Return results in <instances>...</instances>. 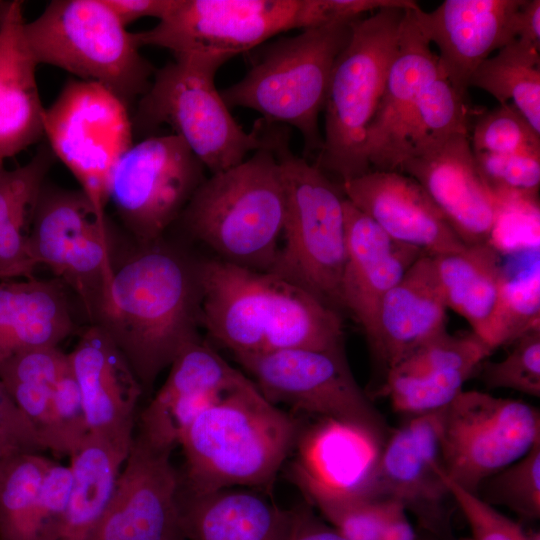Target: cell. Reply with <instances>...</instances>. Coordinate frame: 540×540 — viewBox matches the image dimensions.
Wrapping results in <instances>:
<instances>
[{
    "label": "cell",
    "instance_id": "6da1fadb",
    "mask_svg": "<svg viewBox=\"0 0 540 540\" xmlns=\"http://www.w3.org/2000/svg\"><path fill=\"white\" fill-rule=\"evenodd\" d=\"M198 264L162 238L115 265L94 324L114 341L144 391L190 343L200 339Z\"/></svg>",
    "mask_w": 540,
    "mask_h": 540
},
{
    "label": "cell",
    "instance_id": "7a4b0ae2",
    "mask_svg": "<svg viewBox=\"0 0 540 540\" xmlns=\"http://www.w3.org/2000/svg\"><path fill=\"white\" fill-rule=\"evenodd\" d=\"M198 277L201 325L234 357L343 347L338 310L275 273L216 258L198 263Z\"/></svg>",
    "mask_w": 540,
    "mask_h": 540
},
{
    "label": "cell",
    "instance_id": "3957f363",
    "mask_svg": "<svg viewBox=\"0 0 540 540\" xmlns=\"http://www.w3.org/2000/svg\"><path fill=\"white\" fill-rule=\"evenodd\" d=\"M301 430L244 374L184 431L179 442L185 457L184 494L269 487Z\"/></svg>",
    "mask_w": 540,
    "mask_h": 540
},
{
    "label": "cell",
    "instance_id": "277c9868",
    "mask_svg": "<svg viewBox=\"0 0 540 540\" xmlns=\"http://www.w3.org/2000/svg\"><path fill=\"white\" fill-rule=\"evenodd\" d=\"M262 137L250 157L206 178L180 218L218 259L270 272L280 249L286 192L268 132Z\"/></svg>",
    "mask_w": 540,
    "mask_h": 540
},
{
    "label": "cell",
    "instance_id": "5b68a950",
    "mask_svg": "<svg viewBox=\"0 0 540 540\" xmlns=\"http://www.w3.org/2000/svg\"><path fill=\"white\" fill-rule=\"evenodd\" d=\"M353 21H332L265 46L245 76L220 92L226 105L255 110L268 124L296 128L305 153L318 155L323 144L319 115Z\"/></svg>",
    "mask_w": 540,
    "mask_h": 540
},
{
    "label": "cell",
    "instance_id": "8992f818",
    "mask_svg": "<svg viewBox=\"0 0 540 540\" xmlns=\"http://www.w3.org/2000/svg\"><path fill=\"white\" fill-rule=\"evenodd\" d=\"M385 8L352 22L337 57L324 106V134L316 165L341 183L371 170L366 136L398 47L404 12Z\"/></svg>",
    "mask_w": 540,
    "mask_h": 540
},
{
    "label": "cell",
    "instance_id": "52a82bcc",
    "mask_svg": "<svg viewBox=\"0 0 540 540\" xmlns=\"http://www.w3.org/2000/svg\"><path fill=\"white\" fill-rule=\"evenodd\" d=\"M282 167L286 214L283 244L270 272L341 308L346 261L345 196L341 185L290 150L285 131H268ZM338 310V309H337Z\"/></svg>",
    "mask_w": 540,
    "mask_h": 540
},
{
    "label": "cell",
    "instance_id": "ba28073f",
    "mask_svg": "<svg viewBox=\"0 0 540 540\" xmlns=\"http://www.w3.org/2000/svg\"><path fill=\"white\" fill-rule=\"evenodd\" d=\"M332 21H339L333 0H175L154 27L134 38L139 47L169 50L174 60L221 67L277 34Z\"/></svg>",
    "mask_w": 540,
    "mask_h": 540
},
{
    "label": "cell",
    "instance_id": "9c48e42d",
    "mask_svg": "<svg viewBox=\"0 0 540 540\" xmlns=\"http://www.w3.org/2000/svg\"><path fill=\"white\" fill-rule=\"evenodd\" d=\"M23 31L38 65L100 83L127 105L150 86L155 69L105 0L51 1Z\"/></svg>",
    "mask_w": 540,
    "mask_h": 540
},
{
    "label": "cell",
    "instance_id": "30bf717a",
    "mask_svg": "<svg viewBox=\"0 0 540 540\" xmlns=\"http://www.w3.org/2000/svg\"><path fill=\"white\" fill-rule=\"evenodd\" d=\"M219 68L174 60L155 70L132 120L133 129L169 125L211 174L241 163L263 144L261 124L246 132L231 115L215 86Z\"/></svg>",
    "mask_w": 540,
    "mask_h": 540
},
{
    "label": "cell",
    "instance_id": "8fae6325",
    "mask_svg": "<svg viewBox=\"0 0 540 540\" xmlns=\"http://www.w3.org/2000/svg\"><path fill=\"white\" fill-rule=\"evenodd\" d=\"M272 404L353 427L380 450L392 429L357 384L344 348L236 356Z\"/></svg>",
    "mask_w": 540,
    "mask_h": 540
},
{
    "label": "cell",
    "instance_id": "7c38bea8",
    "mask_svg": "<svg viewBox=\"0 0 540 540\" xmlns=\"http://www.w3.org/2000/svg\"><path fill=\"white\" fill-rule=\"evenodd\" d=\"M43 131L53 155L105 215L113 169L134 144L128 105L100 83L72 78L45 108Z\"/></svg>",
    "mask_w": 540,
    "mask_h": 540
},
{
    "label": "cell",
    "instance_id": "4fadbf2b",
    "mask_svg": "<svg viewBox=\"0 0 540 540\" xmlns=\"http://www.w3.org/2000/svg\"><path fill=\"white\" fill-rule=\"evenodd\" d=\"M28 243L35 264L74 290L94 324L114 270L106 215L80 189L44 184L32 209Z\"/></svg>",
    "mask_w": 540,
    "mask_h": 540
},
{
    "label": "cell",
    "instance_id": "5bb4252c",
    "mask_svg": "<svg viewBox=\"0 0 540 540\" xmlns=\"http://www.w3.org/2000/svg\"><path fill=\"white\" fill-rule=\"evenodd\" d=\"M539 440V410L522 401L463 390L441 412L443 471L475 495L488 477L519 460Z\"/></svg>",
    "mask_w": 540,
    "mask_h": 540
},
{
    "label": "cell",
    "instance_id": "9a60e30c",
    "mask_svg": "<svg viewBox=\"0 0 540 540\" xmlns=\"http://www.w3.org/2000/svg\"><path fill=\"white\" fill-rule=\"evenodd\" d=\"M204 169L179 136L147 137L118 160L108 202L139 244L155 242L181 217L206 179Z\"/></svg>",
    "mask_w": 540,
    "mask_h": 540
},
{
    "label": "cell",
    "instance_id": "2e32d148",
    "mask_svg": "<svg viewBox=\"0 0 540 540\" xmlns=\"http://www.w3.org/2000/svg\"><path fill=\"white\" fill-rule=\"evenodd\" d=\"M441 412L410 416L392 429L350 492L396 502L435 534L449 529L448 502L454 501L443 478Z\"/></svg>",
    "mask_w": 540,
    "mask_h": 540
},
{
    "label": "cell",
    "instance_id": "e0dca14e",
    "mask_svg": "<svg viewBox=\"0 0 540 540\" xmlns=\"http://www.w3.org/2000/svg\"><path fill=\"white\" fill-rule=\"evenodd\" d=\"M170 450L134 434L112 499L92 540H184L180 477Z\"/></svg>",
    "mask_w": 540,
    "mask_h": 540
},
{
    "label": "cell",
    "instance_id": "ac0fdd59",
    "mask_svg": "<svg viewBox=\"0 0 540 540\" xmlns=\"http://www.w3.org/2000/svg\"><path fill=\"white\" fill-rule=\"evenodd\" d=\"M400 170L423 187L465 245L489 243L496 198L478 170L468 133L405 159Z\"/></svg>",
    "mask_w": 540,
    "mask_h": 540
},
{
    "label": "cell",
    "instance_id": "d6986e66",
    "mask_svg": "<svg viewBox=\"0 0 540 540\" xmlns=\"http://www.w3.org/2000/svg\"><path fill=\"white\" fill-rule=\"evenodd\" d=\"M523 0H445L433 11L414 10L419 30L439 49L440 73L466 97L469 81L490 54L516 37Z\"/></svg>",
    "mask_w": 540,
    "mask_h": 540
},
{
    "label": "cell",
    "instance_id": "ffe728a7",
    "mask_svg": "<svg viewBox=\"0 0 540 540\" xmlns=\"http://www.w3.org/2000/svg\"><path fill=\"white\" fill-rule=\"evenodd\" d=\"M492 351L472 331L460 336L442 332L391 368L381 392L408 417L442 410Z\"/></svg>",
    "mask_w": 540,
    "mask_h": 540
},
{
    "label": "cell",
    "instance_id": "44dd1931",
    "mask_svg": "<svg viewBox=\"0 0 540 540\" xmlns=\"http://www.w3.org/2000/svg\"><path fill=\"white\" fill-rule=\"evenodd\" d=\"M340 185L348 201L398 242L429 255L466 246L423 187L400 171L370 170Z\"/></svg>",
    "mask_w": 540,
    "mask_h": 540
},
{
    "label": "cell",
    "instance_id": "7402d4cb",
    "mask_svg": "<svg viewBox=\"0 0 540 540\" xmlns=\"http://www.w3.org/2000/svg\"><path fill=\"white\" fill-rule=\"evenodd\" d=\"M243 376L201 339L190 343L139 415L136 433L154 447L173 451L195 417Z\"/></svg>",
    "mask_w": 540,
    "mask_h": 540
},
{
    "label": "cell",
    "instance_id": "603a6c76",
    "mask_svg": "<svg viewBox=\"0 0 540 540\" xmlns=\"http://www.w3.org/2000/svg\"><path fill=\"white\" fill-rule=\"evenodd\" d=\"M344 207L347 251L340 305L350 312L369 341L382 299L425 252L392 239L346 197Z\"/></svg>",
    "mask_w": 540,
    "mask_h": 540
},
{
    "label": "cell",
    "instance_id": "cb8c5ba5",
    "mask_svg": "<svg viewBox=\"0 0 540 540\" xmlns=\"http://www.w3.org/2000/svg\"><path fill=\"white\" fill-rule=\"evenodd\" d=\"M68 360L80 390L89 432L133 438L143 388L110 336L92 324L68 353Z\"/></svg>",
    "mask_w": 540,
    "mask_h": 540
},
{
    "label": "cell",
    "instance_id": "d4e9b609",
    "mask_svg": "<svg viewBox=\"0 0 540 540\" xmlns=\"http://www.w3.org/2000/svg\"><path fill=\"white\" fill-rule=\"evenodd\" d=\"M447 309L433 257L424 253L382 299L368 341L384 377L417 348L447 331Z\"/></svg>",
    "mask_w": 540,
    "mask_h": 540
},
{
    "label": "cell",
    "instance_id": "484cf974",
    "mask_svg": "<svg viewBox=\"0 0 540 540\" xmlns=\"http://www.w3.org/2000/svg\"><path fill=\"white\" fill-rule=\"evenodd\" d=\"M23 2L10 1L0 27V162L44 137L36 69L24 37Z\"/></svg>",
    "mask_w": 540,
    "mask_h": 540
},
{
    "label": "cell",
    "instance_id": "4316f807",
    "mask_svg": "<svg viewBox=\"0 0 540 540\" xmlns=\"http://www.w3.org/2000/svg\"><path fill=\"white\" fill-rule=\"evenodd\" d=\"M181 525L188 540H287L291 511L257 489L228 488L202 495L179 494Z\"/></svg>",
    "mask_w": 540,
    "mask_h": 540
},
{
    "label": "cell",
    "instance_id": "83f0119b",
    "mask_svg": "<svg viewBox=\"0 0 540 540\" xmlns=\"http://www.w3.org/2000/svg\"><path fill=\"white\" fill-rule=\"evenodd\" d=\"M59 279L0 281V362L42 347H58L73 331Z\"/></svg>",
    "mask_w": 540,
    "mask_h": 540
},
{
    "label": "cell",
    "instance_id": "f1b7e54d",
    "mask_svg": "<svg viewBox=\"0 0 540 540\" xmlns=\"http://www.w3.org/2000/svg\"><path fill=\"white\" fill-rule=\"evenodd\" d=\"M414 10L406 9L404 12L397 51L367 131L365 152L375 170L381 168L402 120L422 90L441 74L438 57L419 30Z\"/></svg>",
    "mask_w": 540,
    "mask_h": 540
},
{
    "label": "cell",
    "instance_id": "f546056e",
    "mask_svg": "<svg viewBox=\"0 0 540 540\" xmlns=\"http://www.w3.org/2000/svg\"><path fill=\"white\" fill-rule=\"evenodd\" d=\"M132 440L89 432L69 456L72 487L57 540H92L112 499Z\"/></svg>",
    "mask_w": 540,
    "mask_h": 540
},
{
    "label": "cell",
    "instance_id": "4dcf8cb0",
    "mask_svg": "<svg viewBox=\"0 0 540 540\" xmlns=\"http://www.w3.org/2000/svg\"><path fill=\"white\" fill-rule=\"evenodd\" d=\"M431 256L447 308L466 319L484 341L506 278L500 252L483 243Z\"/></svg>",
    "mask_w": 540,
    "mask_h": 540
},
{
    "label": "cell",
    "instance_id": "1f68e13d",
    "mask_svg": "<svg viewBox=\"0 0 540 540\" xmlns=\"http://www.w3.org/2000/svg\"><path fill=\"white\" fill-rule=\"evenodd\" d=\"M290 477L308 504L347 540H417L406 510L396 502L330 487L293 464Z\"/></svg>",
    "mask_w": 540,
    "mask_h": 540
},
{
    "label": "cell",
    "instance_id": "d6a6232c",
    "mask_svg": "<svg viewBox=\"0 0 540 540\" xmlns=\"http://www.w3.org/2000/svg\"><path fill=\"white\" fill-rule=\"evenodd\" d=\"M295 448L293 465L317 481L346 492L355 489L379 452L357 429L329 419L301 430Z\"/></svg>",
    "mask_w": 540,
    "mask_h": 540
},
{
    "label": "cell",
    "instance_id": "836d02e7",
    "mask_svg": "<svg viewBox=\"0 0 540 540\" xmlns=\"http://www.w3.org/2000/svg\"><path fill=\"white\" fill-rule=\"evenodd\" d=\"M457 133H468L466 97L440 74L402 120L379 170L398 171L405 159Z\"/></svg>",
    "mask_w": 540,
    "mask_h": 540
},
{
    "label": "cell",
    "instance_id": "e575fe53",
    "mask_svg": "<svg viewBox=\"0 0 540 540\" xmlns=\"http://www.w3.org/2000/svg\"><path fill=\"white\" fill-rule=\"evenodd\" d=\"M469 87L486 91L499 104L511 103L540 134V49L512 39L478 66Z\"/></svg>",
    "mask_w": 540,
    "mask_h": 540
},
{
    "label": "cell",
    "instance_id": "d590c367",
    "mask_svg": "<svg viewBox=\"0 0 540 540\" xmlns=\"http://www.w3.org/2000/svg\"><path fill=\"white\" fill-rule=\"evenodd\" d=\"M53 463L39 453H19L0 460V540H38V496Z\"/></svg>",
    "mask_w": 540,
    "mask_h": 540
},
{
    "label": "cell",
    "instance_id": "8d00e7d4",
    "mask_svg": "<svg viewBox=\"0 0 540 540\" xmlns=\"http://www.w3.org/2000/svg\"><path fill=\"white\" fill-rule=\"evenodd\" d=\"M539 280L538 261L512 279L506 276L484 338L492 350L540 326Z\"/></svg>",
    "mask_w": 540,
    "mask_h": 540
},
{
    "label": "cell",
    "instance_id": "74e56055",
    "mask_svg": "<svg viewBox=\"0 0 540 540\" xmlns=\"http://www.w3.org/2000/svg\"><path fill=\"white\" fill-rule=\"evenodd\" d=\"M477 496L494 506H505L522 519L540 517V440L516 462L488 477Z\"/></svg>",
    "mask_w": 540,
    "mask_h": 540
},
{
    "label": "cell",
    "instance_id": "f35d334b",
    "mask_svg": "<svg viewBox=\"0 0 540 540\" xmlns=\"http://www.w3.org/2000/svg\"><path fill=\"white\" fill-rule=\"evenodd\" d=\"M470 144L474 153L540 155V134L511 103L481 114Z\"/></svg>",
    "mask_w": 540,
    "mask_h": 540
},
{
    "label": "cell",
    "instance_id": "ab89813d",
    "mask_svg": "<svg viewBox=\"0 0 540 540\" xmlns=\"http://www.w3.org/2000/svg\"><path fill=\"white\" fill-rule=\"evenodd\" d=\"M501 361H483L476 373L487 389H511L540 397V326L513 343Z\"/></svg>",
    "mask_w": 540,
    "mask_h": 540
},
{
    "label": "cell",
    "instance_id": "60d3db41",
    "mask_svg": "<svg viewBox=\"0 0 540 540\" xmlns=\"http://www.w3.org/2000/svg\"><path fill=\"white\" fill-rule=\"evenodd\" d=\"M55 156L41 147L24 165L7 169L0 162V229L24 217H31L38 194Z\"/></svg>",
    "mask_w": 540,
    "mask_h": 540
},
{
    "label": "cell",
    "instance_id": "b9f144b4",
    "mask_svg": "<svg viewBox=\"0 0 540 540\" xmlns=\"http://www.w3.org/2000/svg\"><path fill=\"white\" fill-rule=\"evenodd\" d=\"M478 170L494 196L538 197L540 155L474 153Z\"/></svg>",
    "mask_w": 540,
    "mask_h": 540
},
{
    "label": "cell",
    "instance_id": "7bdbcfd3",
    "mask_svg": "<svg viewBox=\"0 0 540 540\" xmlns=\"http://www.w3.org/2000/svg\"><path fill=\"white\" fill-rule=\"evenodd\" d=\"M496 215L489 243L498 251L535 248L539 244L538 197L523 195L494 196Z\"/></svg>",
    "mask_w": 540,
    "mask_h": 540
},
{
    "label": "cell",
    "instance_id": "ee69618b",
    "mask_svg": "<svg viewBox=\"0 0 540 540\" xmlns=\"http://www.w3.org/2000/svg\"><path fill=\"white\" fill-rule=\"evenodd\" d=\"M443 478L454 502L470 526L472 540H529L528 533H525L518 523L457 485L444 471Z\"/></svg>",
    "mask_w": 540,
    "mask_h": 540
},
{
    "label": "cell",
    "instance_id": "f6af8a7d",
    "mask_svg": "<svg viewBox=\"0 0 540 540\" xmlns=\"http://www.w3.org/2000/svg\"><path fill=\"white\" fill-rule=\"evenodd\" d=\"M52 404L63 455L70 456L89 433L80 390L71 368L54 385Z\"/></svg>",
    "mask_w": 540,
    "mask_h": 540
},
{
    "label": "cell",
    "instance_id": "bcb514c9",
    "mask_svg": "<svg viewBox=\"0 0 540 540\" xmlns=\"http://www.w3.org/2000/svg\"><path fill=\"white\" fill-rule=\"evenodd\" d=\"M72 487L69 466L54 462L45 474L38 496L36 533L38 540H57Z\"/></svg>",
    "mask_w": 540,
    "mask_h": 540
},
{
    "label": "cell",
    "instance_id": "7dc6e473",
    "mask_svg": "<svg viewBox=\"0 0 540 540\" xmlns=\"http://www.w3.org/2000/svg\"><path fill=\"white\" fill-rule=\"evenodd\" d=\"M30 219L20 218L0 229V281L33 278L37 265L28 243Z\"/></svg>",
    "mask_w": 540,
    "mask_h": 540
},
{
    "label": "cell",
    "instance_id": "c3c4849f",
    "mask_svg": "<svg viewBox=\"0 0 540 540\" xmlns=\"http://www.w3.org/2000/svg\"><path fill=\"white\" fill-rule=\"evenodd\" d=\"M43 450L30 422L0 381V459Z\"/></svg>",
    "mask_w": 540,
    "mask_h": 540
},
{
    "label": "cell",
    "instance_id": "681fc988",
    "mask_svg": "<svg viewBox=\"0 0 540 540\" xmlns=\"http://www.w3.org/2000/svg\"><path fill=\"white\" fill-rule=\"evenodd\" d=\"M287 540H347L337 529L319 518L308 505L291 511Z\"/></svg>",
    "mask_w": 540,
    "mask_h": 540
},
{
    "label": "cell",
    "instance_id": "f907efd6",
    "mask_svg": "<svg viewBox=\"0 0 540 540\" xmlns=\"http://www.w3.org/2000/svg\"><path fill=\"white\" fill-rule=\"evenodd\" d=\"M120 21L128 24L144 17L160 20L173 7L175 0H105Z\"/></svg>",
    "mask_w": 540,
    "mask_h": 540
},
{
    "label": "cell",
    "instance_id": "816d5d0a",
    "mask_svg": "<svg viewBox=\"0 0 540 540\" xmlns=\"http://www.w3.org/2000/svg\"><path fill=\"white\" fill-rule=\"evenodd\" d=\"M516 37L540 49V1L523 0L515 24Z\"/></svg>",
    "mask_w": 540,
    "mask_h": 540
},
{
    "label": "cell",
    "instance_id": "f5cc1de1",
    "mask_svg": "<svg viewBox=\"0 0 540 540\" xmlns=\"http://www.w3.org/2000/svg\"><path fill=\"white\" fill-rule=\"evenodd\" d=\"M9 2L0 1V27H1L2 21L4 19L5 13L7 11Z\"/></svg>",
    "mask_w": 540,
    "mask_h": 540
},
{
    "label": "cell",
    "instance_id": "db71d44e",
    "mask_svg": "<svg viewBox=\"0 0 540 540\" xmlns=\"http://www.w3.org/2000/svg\"><path fill=\"white\" fill-rule=\"evenodd\" d=\"M451 540V539H448ZM453 540H472V538H459V539H453Z\"/></svg>",
    "mask_w": 540,
    "mask_h": 540
},
{
    "label": "cell",
    "instance_id": "11a10c76",
    "mask_svg": "<svg viewBox=\"0 0 540 540\" xmlns=\"http://www.w3.org/2000/svg\"><path fill=\"white\" fill-rule=\"evenodd\" d=\"M1 460V459H0Z\"/></svg>",
    "mask_w": 540,
    "mask_h": 540
}]
</instances>
